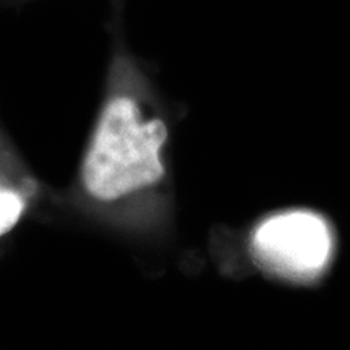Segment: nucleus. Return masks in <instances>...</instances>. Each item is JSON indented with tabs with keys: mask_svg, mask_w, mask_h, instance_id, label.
Wrapping results in <instances>:
<instances>
[{
	"mask_svg": "<svg viewBox=\"0 0 350 350\" xmlns=\"http://www.w3.org/2000/svg\"><path fill=\"white\" fill-rule=\"evenodd\" d=\"M163 119L146 117L129 94L104 104L77 172L78 193L100 211L126 204L165 180Z\"/></svg>",
	"mask_w": 350,
	"mask_h": 350,
	"instance_id": "f257e3e1",
	"label": "nucleus"
},
{
	"mask_svg": "<svg viewBox=\"0 0 350 350\" xmlns=\"http://www.w3.org/2000/svg\"><path fill=\"white\" fill-rule=\"evenodd\" d=\"M250 252L256 265L274 278L313 282L334 258V230L317 211L286 209L258 222L250 235Z\"/></svg>",
	"mask_w": 350,
	"mask_h": 350,
	"instance_id": "f03ea898",
	"label": "nucleus"
},
{
	"mask_svg": "<svg viewBox=\"0 0 350 350\" xmlns=\"http://www.w3.org/2000/svg\"><path fill=\"white\" fill-rule=\"evenodd\" d=\"M33 185L20 175L0 169V240L8 237L23 221L31 201Z\"/></svg>",
	"mask_w": 350,
	"mask_h": 350,
	"instance_id": "7ed1b4c3",
	"label": "nucleus"
}]
</instances>
